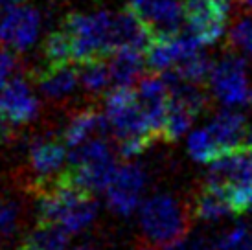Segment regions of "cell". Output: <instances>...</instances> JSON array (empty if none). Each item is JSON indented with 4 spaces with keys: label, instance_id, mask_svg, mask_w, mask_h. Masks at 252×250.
Here are the masks:
<instances>
[{
    "label": "cell",
    "instance_id": "6da1fadb",
    "mask_svg": "<svg viewBox=\"0 0 252 250\" xmlns=\"http://www.w3.org/2000/svg\"><path fill=\"white\" fill-rule=\"evenodd\" d=\"M39 193L41 221L59 224L68 234L85 230L96 217V202L92 193L70 182L64 173L41 186Z\"/></svg>",
    "mask_w": 252,
    "mask_h": 250
},
{
    "label": "cell",
    "instance_id": "7a4b0ae2",
    "mask_svg": "<svg viewBox=\"0 0 252 250\" xmlns=\"http://www.w3.org/2000/svg\"><path fill=\"white\" fill-rule=\"evenodd\" d=\"M61 28L72 42L74 61L83 62L94 57H107L118 50L116 44V13H70Z\"/></svg>",
    "mask_w": 252,
    "mask_h": 250
},
{
    "label": "cell",
    "instance_id": "3957f363",
    "mask_svg": "<svg viewBox=\"0 0 252 250\" xmlns=\"http://www.w3.org/2000/svg\"><path fill=\"white\" fill-rule=\"evenodd\" d=\"M116 169L118 166L109 144L103 138H92L74 147L70 155V169H66L64 175L76 186L94 193L107 189Z\"/></svg>",
    "mask_w": 252,
    "mask_h": 250
},
{
    "label": "cell",
    "instance_id": "277c9868",
    "mask_svg": "<svg viewBox=\"0 0 252 250\" xmlns=\"http://www.w3.org/2000/svg\"><path fill=\"white\" fill-rule=\"evenodd\" d=\"M140 222L147 241L157 247H164L186 236L189 214L175 197L155 195L144 202L140 210Z\"/></svg>",
    "mask_w": 252,
    "mask_h": 250
},
{
    "label": "cell",
    "instance_id": "5b68a950",
    "mask_svg": "<svg viewBox=\"0 0 252 250\" xmlns=\"http://www.w3.org/2000/svg\"><path fill=\"white\" fill-rule=\"evenodd\" d=\"M105 116L111 129L120 140L134 138V136H155L147 124L144 111L138 103L136 91L131 87H116L107 94Z\"/></svg>",
    "mask_w": 252,
    "mask_h": 250
},
{
    "label": "cell",
    "instance_id": "8992f818",
    "mask_svg": "<svg viewBox=\"0 0 252 250\" xmlns=\"http://www.w3.org/2000/svg\"><path fill=\"white\" fill-rule=\"evenodd\" d=\"M39 114V99L24 77H13L0 91V132L28 124Z\"/></svg>",
    "mask_w": 252,
    "mask_h": 250
},
{
    "label": "cell",
    "instance_id": "52a82bcc",
    "mask_svg": "<svg viewBox=\"0 0 252 250\" xmlns=\"http://www.w3.org/2000/svg\"><path fill=\"white\" fill-rule=\"evenodd\" d=\"M208 81L212 92L223 105H241L251 96L247 62L234 54L221 57L216 64H212Z\"/></svg>",
    "mask_w": 252,
    "mask_h": 250
},
{
    "label": "cell",
    "instance_id": "ba28073f",
    "mask_svg": "<svg viewBox=\"0 0 252 250\" xmlns=\"http://www.w3.org/2000/svg\"><path fill=\"white\" fill-rule=\"evenodd\" d=\"M228 9V0H184L188 30L203 44H214L223 37Z\"/></svg>",
    "mask_w": 252,
    "mask_h": 250
},
{
    "label": "cell",
    "instance_id": "9c48e42d",
    "mask_svg": "<svg viewBox=\"0 0 252 250\" xmlns=\"http://www.w3.org/2000/svg\"><path fill=\"white\" fill-rule=\"evenodd\" d=\"M203 52V42L188 30V33L160 35L146 52L147 66L157 74H166Z\"/></svg>",
    "mask_w": 252,
    "mask_h": 250
},
{
    "label": "cell",
    "instance_id": "30bf717a",
    "mask_svg": "<svg viewBox=\"0 0 252 250\" xmlns=\"http://www.w3.org/2000/svg\"><path fill=\"white\" fill-rule=\"evenodd\" d=\"M144 186H146V173L142 171L140 166L136 164L118 166L105 189L109 208L120 216H131L140 202Z\"/></svg>",
    "mask_w": 252,
    "mask_h": 250
},
{
    "label": "cell",
    "instance_id": "8fae6325",
    "mask_svg": "<svg viewBox=\"0 0 252 250\" xmlns=\"http://www.w3.org/2000/svg\"><path fill=\"white\" fill-rule=\"evenodd\" d=\"M129 7L153 30L157 37L179 33L182 22H186L181 0H129Z\"/></svg>",
    "mask_w": 252,
    "mask_h": 250
},
{
    "label": "cell",
    "instance_id": "7c38bea8",
    "mask_svg": "<svg viewBox=\"0 0 252 250\" xmlns=\"http://www.w3.org/2000/svg\"><path fill=\"white\" fill-rule=\"evenodd\" d=\"M138 103L155 136H162L169 107V87L160 76H146L138 79Z\"/></svg>",
    "mask_w": 252,
    "mask_h": 250
},
{
    "label": "cell",
    "instance_id": "4fadbf2b",
    "mask_svg": "<svg viewBox=\"0 0 252 250\" xmlns=\"http://www.w3.org/2000/svg\"><path fill=\"white\" fill-rule=\"evenodd\" d=\"M212 136L216 140L219 153L252 147V129L243 114L234 111H221L208 125Z\"/></svg>",
    "mask_w": 252,
    "mask_h": 250
},
{
    "label": "cell",
    "instance_id": "5bb4252c",
    "mask_svg": "<svg viewBox=\"0 0 252 250\" xmlns=\"http://www.w3.org/2000/svg\"><path fill=\"white\" fill-rule=\"evenodd\" d=\"M66 144L54 138L37 140L30 149V166L33 173L39 177V186L46 184V181H54L59 177V171L66 160Z\"/></svg>",
    "mask_w": 252,
    "mask_h": 250
},
{
    "label": "cell",
    "instance_id": "9a60e30c",
    "mask_svg": "<svg viewBox=\"0 0 252 250\" xmlns=\"http://www.w3.org/2000/svg\"><path fill=\"white\" fill-rule=\"evenodd\" d=\"M39 89L50 99H63L70 96L79 85V68L72 62L63 64H46L37 74Z\"/></svg>",
    "mask_w": 252,
    "mask_h": 250
},
{
    "label": "cell",
    "instance_id": "2e32d148",
    "mask_svg": "<svg viewBox=\"0 0 252 250\" xmlns=\"http://www.w3.org/2000/svg\"><path fill=\"white\" fill-rule=\"evenodd\" d=\"M111 74L112 83L116 87H131L138 81L144 68L147 66L146 52L134 48H120L111 54Z\"/></svg>",
    "mask_w": 252,
    "mask_h": 250
},
{
    "label": "cell",
    "instance_id": "e0dca14e",
    "mask_svg": "<svg viewBox=\"0 0 252 250\" xmlns=\"http://www.w3.org/2000/svg\"><path fill=\"white\" fill-rule=\"evenodd\" d=\"M109 127L111 125L107 122V116H101V112H98L96 109H83V111L76 112L66 125L63 134L64 144L74 149V147L85 144L94 132L103 134Z\"/></svg>",
    "mask_w": 252,
    "mask_h": 250
},
{
    "label": "cell",
    "instance_id": "ac0fdd59",
    "mask_svg": "<svg viewBox=\"0 0 252 250\" xmlns=\"http://www.w3.org/2000/svg\"><path fill=\"white\" fill-rule=\"evenodd\" d=\"M232 214V206L223 186L210 182L197 193L193 202V216L201 221H216L219 217Z\"/></svg>",
    "mask_w": 252,
    "mask_h": 250
},
{
    "label": "cell",
    "instance_id": "d6986e66",
    "mask_svg": "<svg viewBox=\"0 0 252 250\" xmlns=\"http://www.w3.org/2000/svg\"><path fill=\"white\" fill-rule=\"evenodd\" d=\"M112 83V74L105 57L87 59L79 66V85L89 94H101Z\"/></svg>",
    "mask_w": 252,
    "mask_h": 250
},
{
    "label": "cell",
    "instance_id": "ffe728a7",
    "mask_svg": "<svg viewBox=\"0 0 252 250\" xmlns=\"http://www.w3.org/2000/svg\"><path fill=\"white\" fill-rule=\"evenodd\" d=\"M68 245V232L54 222H39L26 239L30 250H64Z\"/></svg>",
    "mask_w": 252,
    "mask_h": 250
},
{
    "label": "cell",
    "instance_id": "44dd1931",
    "mask_svg": "<svg viewBox=\"0 0 252 250\" xmlns=\"http://www.w3.org/2000/svg\"><path fill=\"white\" fill-rule=\"evenodd\" d=\"M195 112L189 107L179 103L175 99L169 97V107H168V116H166V124H164V132L162 138H166L168 142H175L189 131V127L195 120Z\"/></svg>",
    "mask_w": 252,
    "mask_h": 250
},
{
    "label": "cell",
    "instance_id": "7402d4cb",
    "mask_svg": "<svg viewBox=\"0 0 252 250\" xmlns=\"http://www.w3.org/2000/svg\"><path fill=\"white\" fill-rule=\"evenodd\" d=\"M46 64H63V62H74V52L72 42L63 28L50 33L44 41L42 48Z\"/></svg>",
    "mask_w": 252,
    "mask_h": 250
},
{
    "label": "cell",
    "instance_id": "603a6c76",
    "mask_svg": "<svg viewBox=\"0 0 252 250\" xmlns=\"http://www.w3.org/2000/svg\"><path fill=\"white\" fill-rule=\"evenodd\" d=\"M188 151L191 155V158L197 160V162H203V164H210L212 160H216L221 155L208 127L206 129H197L189 134Z\"/></svg>",
    "mask_w": 252,
    "mask_h": 250
},
{
    "label": "cell",
    "instance_id": "cb8c5ba5",
    "mask_svg": "<svg viewBox=\"0 0 252 250\" xmlns=\"http://www.w3.org/2000/svg\"><path fill=\"white\" fill-rule=\"evenodd\" d=\"M230 42L236 48L243 50L247 54H252V17L241 19V21L232 28Z\"/></svg>",
    "mask_w": 252,
    "mask_h": 250
},
{
    "label": "cell",
    "instance_id": "d4e9b609",
    "mask_svg": "<svg viewBox=\"0 0 252 250\" xmlns=\"http://www.w3.org/2000/svg\"><path fill=\"white\" fill-rule=\"evenodd\" d=\"M19 206L15 202L0 204V236H13L19 228Z\"/></svg>",
    "mask_w": 252,
    "mask_h": 250
},
{
    "label": "cell",
    "instance_id": "484cf974",
    "mask_svg": "<svg viewBox=\"0 0 252 250\" xmlns=\"http://www.w3.org/2000/svg\"><path fill=\"white\" fill-rule=\"evenodd\" d=\"M249 236H251V230L243 224H238L221 236V239L216 245V250H239L245 245Z\"/></svg>",
    "mask_w": 252,
    "mask_h": 250
},
{
    "label": "cell",
    "instance_id": "4316f807",
    "mask_svg": "<svg viewBox=\"0 0 252 250\" xmlns=\"http://www.w3.org/2000/svg\"><path fill=\"white\" fill-rule=\"evenodd\" d=\"M17 70V57L4 44H0V91L11 81V76Z\"/></svg>",
    "mask_w": 252,
    "mask_h": 250
},
{
    "label": "cell",
    "instance_id": "83f0119b",
    "mask_svg": "<svg viewBox=\"0 0 252 250\" xmlns=\"http://www.w3.org/2000/svg\"><path fill=\"white\" fill-rule=\"evenodd\" d=\"M166 250H212V247L201 237H193V239H179L175 243L168 245Z\"/></svg>",
    "mask_w": 252,
    "mask_h": 250
},
{
    "label": "cell",
    "instance_id": "f1b7e54d",
    "mask_svg": "<svg viewBox=\"0 0 252 250\" xmlns=\"http://www.w3.org/2000/svg\"><path fill=\"white\" fill-rule=\"evenodd\" d=\"M74 250H94V249H91V247H77V249H74Z\"/></svg>",
    "mask_w": 252,
    "mask_h": 250
},
{
    "label": "cell",
    "instance_id": "f546056e",
    "mask_svg": "<svg viewBox=\"0 0 252 250\" xmlns=\"http://www.w3.org/2000/svg\"><path fill=\"white\" fill-rule=\"evenodd\" d=\"M245 2H247V4H249V6L252 7V0H245Z\"/></svg>",
    "mask_w": 252,
    "mask_h": 250
},
{
    "label": "cell",
    "instance_id": "4dcf8cb0",
    "mask_svg": "<svg viewBox=\"0 0 252 250\" xmlns=\"http://www.w3.org/2000/svg\"><path fill=\"white\" fill-rule=\"evenodd\" d=\"M7 2H21V0H7Z\"/></svg>",
    "mask_w": 252,
    "mask_h": 250
},
{
    "label": "cell",
    "instance_id": "1f68e13d",
    "mask_svg": "<svg viewBox=\"0 0 252 250\" xmlns=\"http://www.w3.org/2000/svg\"><path fill=\"white\" fill-rule=\"evenodd\" d=\"M249 99H251V103H252V91H251V96H249Z\"/></svg>",
    "mask_w": 252,
    "mask_h": 250
},
{
    "label": "cell",
    "instance_id": "d6a6232c",
    "mask_svg": "<svg viewBox=\"0 0 252 250\" xmlns=\"http://www.w3.org/2000/svg\"><path fill=\"white\" fill-rule=\"evenodd\" d=\"M140 250H151V249H147V247H144V249H140Z\"/></svg>",
    "mask_w": 252,
    "mask_h": 250
},
{
    "label": "cell",
    "instance_id": "836d02e7",
    "mask_svg": "<svg viewBox=\"0 0 252 250\" xmlns=\"http://www.w3.org/2000/svg\"><path fill=\"white\" fill-rule=\"evenodd\" d=\"M21 250H30V249H28V247H24V249H21Z\"/></svg>",
    "mask_w": 252,
    "mask_h": 250
},
{
    "label": "cell",
    "instance_id": "e575fe53",
    "mask_svg": "<svg viewBox=\"0 0 252 250\" xmlns=\"http://www.w3.org/2000/svg\"><path fill=\"white\" fill-rule=\"evenodd\" d=\"M0 204H2V201H0Z\"/></svg>",
    "mask_w": 252,
    "mask_h": 250
}]
</instances>
